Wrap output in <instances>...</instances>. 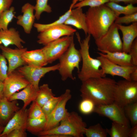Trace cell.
<instances>
[{
	"label": "cell",
	"mask_w": 137,
	"mask_h": 137,
	"mask_svg": "<svg viewBox=\"0 0 137 137\" xmlns=\"http://www.w3.org/2000/svg\"><path fill=\"white\" fill-rule=\"evenodd\" d=\"M48 0H37L34 6L35 15V18L39 20L41 14L43 12L50 13L52 11V8L48 4Z\"/></svg>",
	"instance_id": "cell-33"
},
{
	"label": "cell",
	"mask_w": 137,
	"mask_h": 137,
	"mask_svg": "<svg viewBox=\"0 0 137 137\" xmlns=\"http://www.w3.org/2000/svg\"><path fill=\"white\" fill-rule=\"evenodd\" d=\"M22 58L25 64L28 65L42 67L48 64L41 49L27 50L22 55Z\"/></svg>",
	"instance_id": "cell-23"
},
{
	"label": "cell",
	"mask_w": 137,
	"mask_h": 137,
	"mask_svg": "<svg viewBox=\"0 0 137 137\" xmlns=\"http://www.w3.org/2000/svg\"><path fill=\"white\" fill-rule=\"evenodd\" d=\"M39 90L30 83L21 91L13 94L9 100L10 101L18 99L22 100L24 102L22 108L25 109L31 102L36 100Z\"/></svg>",
	"instance_id": "cell-22"
},
{
	"label": "cell",
	"mask_w": 137,
	"mask_h": 137,
	"mask_svg": "<svg viewBox=\"0 0 137 137\" xmlns=\"http://www.w3.org/2000/svg\"><path fill=\"white\" fill-rule=\"evenodd\" d=\"M28 118V109L21 108L15 113L5 126L0 137H5L11 131L15 129L26 130Z\"/></svg>",
	"instance_id": "cell-16"
},
{
	"label": "cell",
	"mask_w": 137,
	"mask_h": 137,
	"mask_svg": "<svg viewBox=\"0 0 137 137\" xmlns=\"http://www.w3.org/2000/svg\"><path fill=\"white\" fill-rule=\"evenodd\" d=\"M87 126L86 123L77 113L74 111L68 112L60 122L59 125L50 130L42 131L38 135L42 137L46 135L57 134L68 137H82Z\"/></svg>",
	"instance_id": "cell-4"
},
{
	"label": "cell",
	"mask_w": 137,
	"mask_h": 137,
	"mask_svg": "<svg viewBox=\"0 0 137 137\" xmlns=\"http://www.w3.org/2000/svg\"><path fill=\"white\" fill-rule=\"evenodd\" d=\"M105 4L114 12L117 17L122 14L125 15L137 12V7L131 4L124 6L117 3L109 2Z\"/></svg>",
	"instance_id": "cell-25"
},
{
	"label": "cell",
	"mask_w": 137,
	"mask_h": 137,
	"mask_svg": "<svg viewBox=\"0 0 137 137\" xmlns=\"http://www.w3.org/2000/svg\"><path fill=\"white\" fill-rule=\"evenodd\" d=\"M116 25L122 34V52L128 53L132 43L137 38V22L127 26L122 24Z\"/></svg>",
	"instance_id": "cell-19"
},
{
	"label": "cell",
	"mask_w": 137,
	"mask_h": 137,
	"mask_svg": "<svg viewBox=\"0 0 137 137\" xmlns=\"http://www.w3.org/2000/svg\"><path fill=\"white\" fill-rule=\"evenodd\" d=\"M59 59L58 70L62 80L65 81L68 78L74 80L75 78L73 72L75 68L77 69L78 72L80 71L79 64L81 57L79 50L75 47L74 40L67 50Z\"/></svg>",
	"instance_id": "cell-5"
},
{
	"label": "cell",
	"mask_w": 137,
	"mask_h": 137,
	"mask_svg": "<svg viewBox=\"0 0 137 137\" xmlns=\"http://www.w3.org/2000/svg\"><path fill=\"white\" fill-rule=\"evenodd\" d=\"M17 100L10 101L4 97L0 99V124L5 126L15 113L21 109Z\"/></svg>",
	"instance_id": "cell-18"
},
{
	"label": "cell",
	"mask_w": 137,
	"mask_h": 137,
	"mask_svg": "<svg viewBox=\"0 0 137 137\" xmlns=\"http://www.w3.org/2000/svg\"><path fill=\"white\" fill-rule=\"evenodd\" d=\"M15 8L11 7L4 12L0 15V29L6 30L8 26L14 17Z\"/></svg>",
	"instance_id": "cell-31"
},
{
	"label": "cell",
	"mask_w": 137,
	"mask_h": 137,
	"mask_svg": "<svg viewBox=\"0 0 137 137\" xmlns=\"http://www.w3.org/2000/svg\"><path fill=\"white\" fill-rule=\"evenodd\" d=\"M125 115L133 126L137 125V101L124 108Z\"/></svg>",
	"instance_id": "cell-32"
},
{
	"label": "cell",
	"mask_w": 137,
	"mask_h": 137,
	"mask_svg": "<svg viewBox=\"0 0 137 137\" xmlns=\"http://www.w3.org/2000/svg\"><path fill=\"white\" fill-rule=\"evenodd\" d=\"M109 2H112L118 3L120 2H123L126 4H131L132 5L137 3V0H109Z\"/></svg>",
	"instance_id": "cell-44"
},
{
	"label": "cell",
	"mask_w": 137,
	"mask_h": 137,
	"mask_svg": "<svg viewBox=\"0 0 137 137\" xmlns=\"http://www.w3.org/2000/svg\"><path fill=\"white\" fill-rule=\"evenodd\" d=\"M135 22H137V12L123 16H118L115 19L114 23L116 24H128Z\"/></svg>",
	"instance_id": "cell-38"
},
{
	"label": "cell",
	"mask_w": 137,
	"mask_h": 137,
	"mask_svg": "<svg viewBox=\"0 0 137 137\" xmlns=\"http://www.w3.org/2000/svg\"><path fill=\"white\" fill-rule=\"evenodd\" d=\"M130 129L128 126L112 122L111 128L107 129V130L108 134L111 137H128Z\"/></svg>",
	"instance_id": "cell-27"
},
{
	"label": "cell",
	"mask_w": 137,
	"mask_h": 137,
	"mask_svg": "<svg viewBox=\"0 0 137 137\" xmlns=\"http://www.w3.org/2000/svg\"><path fill=\"white\" fill-rule=\"evenodd\" d=\"M76 30L69 25L63 24L50 28L40 32L37 42L45 45L62 37L73 35Z\"/></svg>",
	"instance_id": "cell-12"
},
{
	"label": "cell",
	"mask_w": 137,
	"mask_h": 137,
	"mask_svg": "<svg viewBox=\"0 0 137 137\" xmlns=\"http://www.w3.org/2000/svg\"><path fill=\"white\" fill-rule=\"evenodd\" d=\"M8 70L6 59L0 53V80L3 82L7 77Z\"/></svg>",
	"instance_id": "cell-39"
},
{
	"label": "cell",
	"mask_w": 137,
	"mask_h": 137,
	"mask_svg": "<svg viewBox=\"0 0 137 137\" xmlns=\"http://www.w3.org/2000/svg\"><path fill=\"white\" fill-rule=\"evenodd\" d=\"M97 53L99 55L119 65L123 66H133L132 63L130 55L128 53L122 51L111 52L105 51Z\"/></svg>",
	"instance_id": "cell-24"
},
{
	"label": "cell",
	"mask_w": 137,
	"mask_h": 137,
	"mask_svg": "<svg viewBox=\"0 0 137 137\" xmlns=\"http://www.w3.org/2000/svg\"><path fill=\"white\" fill-rule=\"evenodd\" d=\"M59 67V63L48 67L26 65L18 68L17 71L23 75L30 83L39 90V83L41 78L49 72L58 70Z\"/></svg>",
	"instance_id": "cell-11"
},
{
	"label": "cell",
	"mask_w": 137,
	"mask_h": 137,
	"mask_svg": "<svg viewBox=\"0 0 137 137\" xmlns=\"http://www.w3.org/2000/svg\"><path fill=\"white\" fill-rule=\"evenodd\" d=\"M26 129H17L11 131L5 137H26L27 133Z\"/></svg>",
	"instance_id": "cell-41"
},
{
	"label": "cell",
	"mask_w": 137,
	"mask_h": 137,
	"mask_svg": "<svg viewBox=\"0 0 137 137\" xmlns=\"http://www.w3.org/2000/svg\"><path fill=\"white\" fill-rule=\"evenodd\" d=\"M96 58L100 61L102 73L106 76V74L113 76H117L123 77L125 79L131 80L130 74L137 67V66H123L119 65L100 55Z\"/></svg>",
	"instance_id": "cell-13"
},
{
	"label": "cell",
	"mask_w": 137,
	"mask_h": 137,
	"mask_svg": "<svg viewBox=\"0 0 137 137\" xmlns=\"http://www.w3.org/2000/svg\"><path fill=\"white\" fill-rule=\"evenodd\" d=\"M85 14L88 35L95 40L104 35L117 17L105 4L90 7Z\"/></svg>",
	"instance_id": "cell-2"
},
{
	"label": "cell",
	"mask_w": 137,
	"mask_h": 137,
	"mask_svg": "<svg viewBox=\"0 0 137 137\" xmlns=\"http://www.w3.org/2000/svg\"><path fill=\"white\" fill-rule=\"evenodd\" d=\"M60 98V96H54L47 101L42 107L46 116L49 114L56 106Z\"/></svg>",
	"instance_id": "cell-37"
},
{
	"label": "cell",
	"mask_w": 137,
	"mask_h": 137,
	"mask_svg": "<svg viewBox=\"0 0 137 137\" xmlns=\"http://www.w3.org/2000/svg\"><path fill=\"white\" fill-rule=\"evenodd\" d=\"M128 53L130 55L131 62L133 66H137V38L133 41Z\"/></svg>",
	"instance_id": "cell-40"
},
{
	"label": "cell",
	"mask_w": 137,
	"mask_h": 137,
	"mask_svg": "<svg viewBox=\"0 0 137 137\" xmlns=\"http://www.w3.org/2000/svg\"><path fill=\"white\" fill-rule=\"evenodd\" d=\"M2 44L1 42L0 41V45Z\"/></svg>",
	"instance_id": "cell-49"
},
{
	"label": "cell",
	"mask_w": 137,
	"mask_h": 137,
	"mask_svg": "<svg viewBox=\"0 0 137 137\" xmlns=\"http://www.w3.org/2000/svg\"><path fill=\"white\" fill-rule=\"evenodd\" d=\"M117 25L112 24L103 35L95 40L98 50L113 52H122L123 43Z\"/></svg>",
	"instance_id": "cell-7"
},
{
	"label": "cell",
	"mask_w": 137,
	"mask_h": 137,
	"mask_svg": "<svg viewBox=\"0 0 137 137\" xmlns=\"http://www.w3.org/2000/svg\"><path fill=\"white\" fill-rule=\"evenodd\" d=\"M3 82L4 96L8 99L13 94L30 83L23 75L15 70L8 75Z\"/></svg>",
	"instance_id": "cell-14"
},
{
	"label": "cell",
	"mask_w": 137,
	"mask_h": 137,
	"mask_svg": "<svg viewBox=\"0 0 137 137\" xmlns=\"http://www.w3.org/2000/svg\"><path fill=\"white\" fill-rule=\"evenodd\" d=\"M87 137H106L108 134L107 129L104 128L99 123L91 126L84 129Z\"/></svg>",
	"instance_id": "cell-30"
},
{
	"label": "cell",
	"mask_w": 137,
	"mask_h": 137,
	"mask_svg": "<svg viewBox=\"0 0 137 137\" xmlns=\"http://www.w3.org/2000/svg\"><path fill=\"white\" fill-rule=\"evenodd\" d=\"M137 101V81L126 79L116 82L114 102L124 108Z\"/></svg>",
	"instance_id": "cell-6"
},
{
	"label": "cell",
	"mask_w": 137,
	"mask_h": 137,
	"mask_svg": "<svg viewBox=\"0 0 137 137\" xmlns=\"http://www.w3.org/2000/svg\"><path fill=\"white\" fill-rule=\"evenodd\" d=\"M77 33L80 47L79 50L82 61L81 68L78 72V78L82 81L90 78L106 77L102 73L100 61L97 58H92L90 55L89 42L91 36L88 34L84 39L81 41L79 34Z\"/></svg>",
	"instance_id": "cell-3"
},
{
	"label": "cell",
	"mask_w": 137,
	"mask_h": 137,
	"mask_svg": "<svg viewBox=\"0 0 137 137\" xmlns=\"http://www.w3.org/2000/svg\"><path fill=\"white\" fill-rule=\"evenodd\" d=\"M96 105L91 99L88 98H82L79 105L80 111L85 114H90L94 112Z\"/></svg>",
	"instance_id": "cell-35"
},
{
	"label": "cell",
	"mask_w": 137,
	"mask_h": 137,
	"mask_svg": "<svg viewBox=\"0 0 137 137\" xmlns=\"http://www.w3.org/2000/svg\"><path fill=\"white\" fill-rule=\"evenodd\" d=\"M130 77L131 80L137 81V67L131 73Z\"/></svg>",
	"instance_id": "cell-45"
},
{
	"label": "cell",
	"mask_w": 137,
	"mask_h": 137,
	"mask_svg": "<svg viewBox=\"0 0 137 137\" xmlns=\"http://www.w3.org/2000/svg\"><path fill=\"white\" fill-rule=\"evenodd\" d=\"M13 0H0V15L11 7Z\"/></svg>",
	"instance_id": "cell-42"
},
{
	"label": "cell",
	"mask_w": 137,
	"mask_h": 137,
	"mask_svg": "<svg viewBox=\"0 0 137 137\" xmlns=\"http://www.w3.org/2000/svg\"><path fill=\"white\" fill-rule=\"evenodd\" d=\"M116 82L106 77L87 79L82 81L80 96L92 100L96 105L111 104L114 101Z\"/></svg>",
	"instance_id": "cell-1"
},
{
	"label": "cell",
	"mask_w": 137,
	"mask_h": 137,
	"mask_svg": "<svg viewBox=\"0 0 137 137\" xmlns=\"http://www.w3.org/2000/svg\"><path fill=\"white\" fill-rule=\"evenodd\" d=\"M72 9V8H70L68 10L60 16L58 20L52 23L48 24L35 23L33 26L38 32H40L50 28L64 24L70 14Z\"/></svg>",
	"instance_id": "cell-29"
},
{
	"label": "cell",
	"mask_w": 137,
	"mask_h": 137,
	"mask_svg": "<svg viewBox=\"0 0 137 137\" xmlns=\"http://www.w3.org/2000/svg\"><path fill=\"white\" fill-rule=\"evenodd\" d=\"M34 6L29 3L24 4L21 8L22 15L17 17V24L22 26L25 33H30L35 18L33 12Z\"/></svg>",
	"instance_id": "cell-17"
},
{
	"label": "cell",
	"mask_w": 137,
	"mask_h": 137,
	"mask_svg": "<svg viewBox=\"0 0 137 137\" xmlns=\"http://www.w3.org/2000/svg\"><path fill=\"white\" fill-rule=\"evenodd\" d=\"M46 118H35L28 117L26 130L33 134H37L44 130Z\"/></svg>",
	"instance_id": "cell-26"
},
{
	"label": "cell",
	"mask_w": 137,
	"mask_h": 137,
	"mask_svg": "<svg viewBox=\"0 0 137 137\" xmlns=\"http://www.w3.org/2000/svg\"><path fill=\"white\" fill-rule=\"evenodd\" d=\"M70 90L66 89L60 96L59 100L56 106L52 112L46 116V123L44 131L52 129L58 125L68 113L66 105L71 98Z\"/></svg>",
	"instance_id": "cell-9"
},
{
	"label": "cell",
	"mask_w": 137,
	"mask_h": 137,
	"mask_svg": "<svg viewBox=\"0 0 137 137\" xmlns=\"http://www.w3.org/2000/svg\"><path fill=\"white\" fill-rule=\"evenodd\" d=\"M3 82L0 80V99L4 97L3 92Z\"/></svg>",
	"instance_id": "cell-46"
},
{
	"label": "cell",
	"mask_w": 137,
	"mask_h": 137,
	"mask_svg": "<svg viewBox=\"0 0 137 137\" xmlns=\"http://www.w3.org/2000/svg\"><path fill=\"white\" fill-rule=\"evenodd\" d=\"M94 112L107 117L112 121L129 127V121L124 108L114 102L106 105H96Z\"/></svg>",
	"instance_id": "cell-10"
},
{
	"label": "cell",
	"mask_w": 137,
	"mask_h": 137,
	"mask_svg": "<svg viewBox=\"0 0 137 137\" xmlns=\"http://www.w3.org/2000/svg\"><path fill=\"white\" fill-rule=\"evenodd\" d=\"M109 2V0H84L76 3L73 6L72 8H82L86 6L97 7L105 4Z\"/></svg>",
	"instance_id": "cell-36"
},
{
	"label": "cell",
	"mask_w": 137,
	"mask_h": 137,
	"mask_svg": "<svg viewBox=\"0 0 137 137\" xmlns=\"http://www.w3.org/2000/svg\"><path fill=\"white\" fill-rule=\"evenodd\" d=\"M55 96L48 85L44 84L39 87L38 94L35 100L42 107L50 99Z\"/></svg>",
	"instance_id": "cell-28"
},
{
	"label": "cell",
	"mask_w": 137,
	"mask_h": 137,
	"mask_svg": "<svg viewBox=\"0 0 137 137\" xmlns=\"http://www.w3.org/2000/svg\"><path fill=\"white\" fill-rule=\"evenodd\" d=\"M73 40V35L64 36L49 43L41 48L48 63L59 59L67 50Z\"/></svg>",
	"instance_id": "cell-8"
},
{
	"label": "cell",
	"mask_w": 137,
	"mask_h": 137,
	"mask_svg": "<svg viewBox=\"0 0 137 137\" xmlns=\"http://www.w3.org/2000/svg\"><path fill=\"white\" fill-rule=\"evenodd\" d=\"M84 0H73L72 3L71 4L70 8L72 9L73 6L77 2L79 1L80 2Z\"/></svg>",
	"instance_id": "cell-47"
},
{
	"label": "cell",
	"mask_w": 137,
	"mask_h": 137,
	"mask_svg": "<svg viewBox=\"0 0 137 137\" xmlns=\"http://www.w3.org/2000/svg\"><path fill=\"white\" fill-rule=\"evenodd\" d=\"M137 137V125L133 126L129 131L128 137Z\"/></svg>",
	"instance_id": "cell-43"
},
{
	"label": "cell",
	"mask_w": 137,
	"mask_h": 137,
	"mask_svg": "<svg viewBox=\"0 0 137 137\" xmlns=\"http://www.w3.org/2000/svg\"><path fill=\"white\" fill-rule=\"evenodd\" d=\"M2 54L8 62L7 75L19 67L25 64L22 58L23 54L27 50L26 48L13 49L3 45H0Z\"/></svg>",
	"instance_id": "cell-15"
},
{
	"label": "cell",
	"mask_w": 137,
	"mask_h": 137,
	"mask_svg": "<svg viewBox=\"0 0 137 137\" xmlns=\"http://www.w3.org/2000/svg\"><path fill=\"white\" fill-rule=\"evenodd\" d=\"M28 117L35 118H45L46 116L42 107L36 101H34L28 110Z\"/></svg>",
	"instance_id": "cell-34"
},
{
	"label": "cell",
	"mask_w": 137,
	"mask_h": 137,
	"mask_svg": "<svg viewBox=\"0 0 137 137\" xmlns=\"http://www.w3.org/2000/svg\"><path fill=\"white\" fill-rule=\"evenodd\" d=\"M0 41L5 47L14 45L19 48H23L22 44L25 43L21 38L19 32L13 27L5 30L0 29Z\"/></svg>",
	"instance_id": "cell-20"
},
{
	"label": "cell",
	"mask_w": 137,
	"mask_h": 137,
	"mask_svg": "<svg viewBox=\"0 0 137 137\" xmlns=\"http://www.w3.org/2000/svg\"><path fill=\"white\" fill-rule=\"evenodd\" d=\"M5 126H3L0 124V135L3 131Z\"/></svg>",
	"instance_id": "cell-48"
},
{
	"label": "cell",
	"mask_w": 137,
	"mask_h": 137,
	"mask_svg": "<svg viewBox=\"0 0 137 137\" xmlns=\"http://www.w3.org/2000/svg\"><path fill=\"white\" fill-rule=\"evenodd\" d=\"M72 9L70 14L64 24L72 25L76 28L82 29L86 35L88 30L86 23V15L82 8L77 7Z\"/></svg>",
	"instance_id": "cell-21"
}]
</instances>
